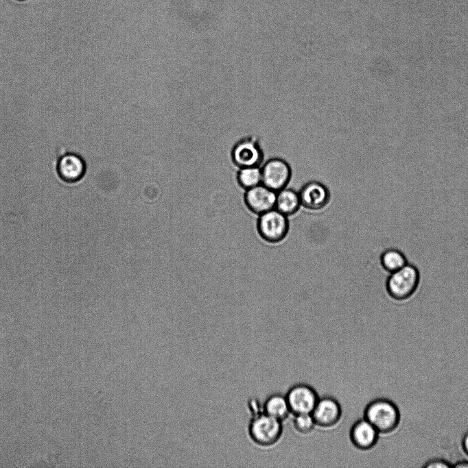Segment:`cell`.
<instances>
[{"label":"cell","mask_w":468,"mask_h":468,"mask_svg":"<svg viewBox=\"0 0 468 468\" xmlns=\"http://www.w3.org/2000/svg\"><path fill=\"white\" fill-rule=\"evenodd\" d=\"M420 282L421 274L418 267L408 262L399 270L388 274L385 289L393 301L404 302L415 295Z\"/></svg>","instance_id":"obj_1"},{"label":"cell","mask_w":468,"mask_h":468,"mask_svg":"<svg viewBox=\"0 0 468 468\" xmlns=\"http://www.w3.org/2000/svg\"><path fill=\"white\" fill-rule=\"evenodd\" d=\"M363 417L380 434H386L397 429L400 421V412L391 400L379 397L369 402L364 410Z\"/></svg>","instance_id":"obj_2"},{"label":"cell","mask_w":468,"mask_h":468,"mask_svg":"<svg viewBox=\"0 0 468 468\" xmlns=\"http://www.w3.org/2000/svg\"><path fill=\"white\" fill-rule=\"evenodd\" d=\"M282 423L265 413L251 417L248 426V436L259 447H272L279 441L282 436Z\"/></svg>","instance_id":"obj_3"},{"label":"cell","mask_w":468,"mask_h":468,"mask_svg":"<svg viewBox=\"0 0 468 468\" xmlns=\"http://www.w3.org/2000/svg\"><path fill=\"white\" fill-rule=\"evenodd\" d=\"M257 227L259 234L264 241L277 243L286 236L289 221L287 216L274 208L259 215Z\"/></svg>","instance_id":"obj_4"},{"label":"cell","mask_w":468,"mask_h":468,"mask_svg":"<svg viewBox=\"0 0 468 468\" xmlns=\"http://www.w3.org/2000/svg\"><path fill=\"white\" fill-rule=\"evenodd\" d=\"M285 395L292 415L312 413L320 397L314 387L303 382L292 385Z\"/></svg>","instance_id":"obj_5"},{"label":"cell","mask_w":468,"mask_h":468,"mask_svg":"<svg viewBox=\"0 0 468 468\" xmlns=\"http://www.w3.org/2000/svg\"><path fill=\"white\" fill-rule=\"evenodd\" d=\"M312 415L316 426L328 429L339 423L342 416V409L335 397L324 395L319 397Z\"/></svg>","instance_id":"obj_6"},{"label":"cell","mask_w":468,"mask_h":468,"mask_svg":"<svg viewBox=\"0 0 468 468\" xmlns=\"http://www.w3.org/2000/svg\"><path fill=\"white\" fill-rule=\"evenodd\" d=\"M261 184L277 192L286 187L291 177L288 164L281 159L268 160L261 169Z\"/></svg>","instance_id":"obj_7"},{"label":"cell","mask_w":468,"mask_h":468,"mask_svg":"<svg viewBox=\"0 0 468 468\" xmlns=\"http://www.w3.org/2000/svg\"><path fill=\"white\" fill-rule=\"evenodd\" d=\"M277 192L261 184L246 190L244 201L248 208L258 215L275 208Z\"/></svg>","instance_id":"obj_8"},{"label":"cell","mask_w":468,"mask_h":468,"mask_svg":"<svg viewBox=\"0 0 468 468\" xmlns=\"http://www.w3.org/2000/svg\"><path fill=\"white\" fill-rule=\"evenodd\" d=\"M379 435L375 428L364 417L356 420L349 430L351 443L362 451L373 448L378 441Z\"/></svg>","instance_id":"obj_9"},{"label":"cell","mask_w":468,"mask_h":468,"mask_svg":"<svg viewBox=\"0 0 468 468\" xmlns=\"http://www.w3.org/2000/svg\"><path fill=\"white\" fill-rule=\"evenodd\" d=\"M301 206L312 210L323 208L330 199L328 188L318 182L305 184L299 192Z\"/></svg>","instance_id":"obj_10"},{"label":"cell","mask_w":468,"mask_h":468,"mask_svg":"<svg viewBox=\"0 0 468 468\" xmlns=\"http://www.w3.org/2000/svg\"><path fill=\"white\" fill-rule=\"evenodd\" d=\"M56 171L60 178L67 183L80 180L86 172L84 160L78 154H62L58 159Z\"/></svg>","instance_id":"obj_11"},{"label":"cell","mask_w":468,"mask_h":468,"mask_svg":"<svg viewBox=\"0 0 468 468\" xmlns=\"http://www.w3.org/2000/svg\"><path fill=\"white\" fill-rule=\"evenodd\" d=\"M233 159L240 167L257 166L261 159V151L257 144L249 140L238 143L233 150Z\"/></svg>","instance_id":"obj_12"},{"label":"cell","mask_w":468,"mask_h":468,"mask_svg":"<svg viewBox=\"0 0 468 468\" xmlns=\"http://www.w3.org/2000/svg\"><path fill=\"white\" fill-rule=\"evenodd\" d=\"M264 412L281 421L285 420L291 414L285 395L272 393L263 402Z\"/></svg>","instance_id":"obj_13"},{"label":"cell","mask_w":468,"mask_h":468,"mask_svg":"<svg viewBox=\"0 0 468 468\" xmlns=\"http://www.w3.org/2000/svg\"><path fill=\"white\" fill-rule=\"evenodd\" d=\"M301 206L299 193L284 188L277 192L275 209L285 216L295 214Z\"/></svg>","instance_id":"obj_14"},{"label":"cell","mask_w":468,"mask_h":468,"mask_svg":"<svg viewBox=\"0 0 468 468\" xmlns=\"http://www.w3.org/2000/svg\"><path fill=\"white\" fill-rule=\"evenodd\" d=\"M379 261L382 269L388 274L399 270L408 263L405 254L395 247L384 250L380 256Z\"/></svg>","instance_id":"obj_15"},{"label":"cell","mask_w":468,"mask_h":468,"mask_svg":"<svg viewBox=\"0 0 468 468\" xmlns=\"http://www.w3.org/2000/svg\"><path fill=\"white\" fill-rule=\"evenodd\" d=\"M237 181L239 185L246 190L261 184V169L257 166L241 167L237 173Z\"/></svg>","instance_id":"obj_16"},{"label":"cell","mask_w":468,"mask_h":468,"mask_svg":"<svg viewBox=\"0 0 468 468\" xmlns=\"http://www.w3.org/2000/svg\"><path fill=\"white\" fill-rule=\"evenodd\" d=\"M292 426L296 432L302 435L312 433L316 426L312 413L292 415Z\"/></svg>","instance_id":"obj_17"},{"label":"cell","mask_w":468,"mask_h":468,"mask_svg":"<svg viewBox=\"0 0 468 468\" xmlns=\"http://www.w3.org/2000/svg\"><path fill=\"white\" fill-rule=\"evenodd\" d=\"M248 407L252 417L264 413L263 403L256 397L250 398L248 402Z\"/></svg>","instance_id":"obj_18"},{"label":"cell","mask_w":468,"mask_h":468,"mask_svg":"<svg viewBox=\"0 0 468 468\" xmlns=\"http://www.w3.org/2000/svg\"><path fill=\"white\" fill-rule=\"evenodd\" d=\"M452 465L450 463L445 460L441 458H434L427 461L423 465L425 468H437V467H451Z\"/></svg>","instance_id":"obj_19"},{"label":"cell","mask_w":468,"mask_h":468,"mask_svg":"<svg viewBox=\"0 0 468 468\" xmlns=\"http://www.w3.org/2000/svg\"><path fill=\"white\" fill-rule=\"evenodd\" d=\"M461 444L464 452L468 456V431L463 435Z\"/></svg>","instance_id":"obj_20"},{"label":"cell","mask_w":468,"mask_h":468,"mask_svg":"<svg viewBox=\"0 0 468 468\" xmlns=\"http://www.w3.org/2000/svg\"><path fill=\"white\" fill-rule=\"evenodd\" d=\"M452 467L456 468H468V460L458 461L452 465Z\"/></svg>","instance_id":"obj_21"},{"label":"cell","mask_w":468,"mask_h":468,"mask_svg":"<svg viewBox=\"0 0 468 468\" xmlns=\"http://www.w3.org/2000/svg\"><path fill=\"white\" fill-rule=\"evenodd\" d=\"M19 1H24V0H19Z\"/></svg>","instance_id":"obj_22"}]
</instances>
